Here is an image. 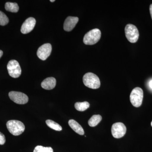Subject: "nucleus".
<instances>
[{
    "instance_id": "19",
    "label": "nucleus",
    "mask_w": 152,
    "mask_h": 152,
    "mask_svg": "<svg viewBox=\"0 0 152 152\" xmlns=\"http://www.w3.org/2000/svg\"><path fill=\"white\" fill-rule=\"evenodd\" d=\"M9 22V19L5 14L0 11V25L4 26L7 24Z\"/></svg>"
},
{
    "instance_id": "5",
    "label": "nucleus",
    "mask_w": 152,
    "mask_h": 152,
    "mask_svg": "<svg viewBox=\"0 0 152 152\" xmlns=\"http://www.w3.org/2000/svg\"><path fill=\"white\" fill-rule=\"evenodd\" d=\"M126 37L131 43H136L138 40L139 32L137 28L134 25L129 24L125 28Z\"/></svg>"
},
{
    "instance_id": "12",
    "label": "nucleus",
    "mask_w": 152,
    "mask_h": 152,
    "mask_svg": "<svg viewBox=\"0 0 152 152\" xmlns=\"http://www.w3.org/2000/svg\"><path fill=\"white\" fill-rule=\"evenodd\" d=\"M56 79L53 77H50L44 80L41 83V86L45 89L50 90L53 89L56 87Z\"/></svg>"
},
{
    "instance_id": "22",
    "label": "nucleus",
    "mask_w": 152,
    "mask_h": 152,
    "mask_svg": "<svg viewBox=\"0 0 152 152\" xmlns=\"http://www.w3.org/2000/svg\"><path fill=\"white\" fill-rule=\"evenodd\" d=\"M149 84V86L150 88H151L152 89V80L150 81Z\"/></svg>"
},
{
    "instance_id": "21",
    "label": "nucleus",
    "mask_w": 152,
    "mask_h": 152,
    "mask_svg": "<svg viewBox=\"0 0 152 152\" xmlns=\"http://www.w3.org/2000/svg\"><path fill=\"white\" fill-rule=\"evenodd\" d=\"M150 14H151V18L152 19V4L150 5Z\"/></svg>"
},
{
    "instance_id": "6",
    "label": "nucleus",
    "mask_w": 152,
    "mask_h": 152,
    "mask_svg": "<svg viewBox=\"0 0 152 152\" xmlns=\"http://www.w3.org/2000/svg\"><path fill=\"white\" fill-rule=\"evenodd\" d=\"M9 75L15 78L19 77L21 74V69L19 63L15 60H11L7 66Z\"/></svg>"
},
{
    "instance_id": "18",
    "label": "nucleus",
    "mask_w": 152,
    "mask_h": 152,
    "mask_svg": "<svg viewBox=\"0 0 152 152\" xmlns=\"http://www.w3.org/2000/svg\"><path fill=\"white\" fill-rule=\"evenodd\" d=\"M34 152H53V150L51 147H45L38 145L35 147Z\"/></svg>"
},
{
    "instance_id": "25",
    "label": "nucleus",
    "mask_w": 152,
    "mask_h": 152,
    "mask_svg": "<svg viewBox=\"0 0 152 152\" xmlns=\"http://www.w3.org/2000/svg\"><path fill=\"white\" fill-rule=\"evenodd\" d=\"M151 125L152 127V121L151 122Z\"/></svg>"
},
{
    "instance_id": "7",
    "label": "nucleus",
    "mask_w": 152,
    "mask_h": 152,
    "mask_svg": "<svg viewBox=\"0 0 152 152\" xmlns=\"http://www.w3.org/2000/svg\"><path fill=\"white\" fill-rule=\"evenodd\" d=\"M9 96L11 100L19 104H24L28 101V96L20 92L11 91L9 93Z\"/></svg>"
},
{
    "instance_id": "8",
    "label": "nucleus",
    "mask_w": 152,
    "mask_h": 152,
    "mask_svg": "<svg viewBox=\"0 0 152 152\" xmlns=\"http://www.w3.org/2000/svg\"><path fill=\"white\" fill-rule=\"evenodd\" d=\"M126 128L123 123H116L113 124L111 128L112 134L115 138L119 139L125 135Z\"/></svg>"
},
{
    "instance_id": "14",
    "label": "nucleus",
    "mask_w": 152,
    "mask_h": 152,
    "mask_svg": "<svg viewBox=\"0 0 152 152\" xmlns=\"http://www.w3.org/2000/svg\"><path fill=\"white\" fill-rule=\"evenodd\" d=\"M102 120V117L100 115H94L89 120L88 124L91 127H95Z\"/></svg>"
},
{
    "instance_id": "3",
    "label": "nucleus",
    "mask_w": 152,
    "mask_h": 152,
    "mask_svg": "<svg viewBox=\"0 0 152 152\" xmlns=\"http://www.w3.org/2000/svg\"><path fill=\"white\" fill-rule=\"evenodd\" d=\"M101 37L100 30L98 28L93 29L85 34L83 42L86 45H94L99 42Z\"/></svg>"
},
{
    "instance_id": "4",
    "label": "nucleus",
    "mask_w": 152,
    "mask_h": 152,
    "mask_svg": "<svg viewBox=\"0 0 152 152\" xmlns=\"http://www.w3.org/2000/svg\"><path fill=\"white\" fill-rule=\"evenodd\" d=\"M143 98V91L139 87L135 88L132 91L130 96L131 103L134 107H140L142 102Z\"/></svg>"
},
{
    "instance_id": "2",
    "label": "nucleus",
    "mask_w": 152,
    "mask_h": 152,
    "mask_svg": "<svg viewBox=\"0 0 152 152\" xmlns=\"http://www.w3.org/2000/svg\"><path fill=\"white\" fill-rule=\"evenodd\" d=\"M7 127L9 132L14 136L21 134L24 132L25 126L22 122L17 120H10L7 123Z\"/></svg>"
},
{
    "instance_id": "17",
    "label": "nucleus",
    "mask_w": 152,
    "mask_h": 152,
    "mask_svg": "<svg viewBox=\"0 0 152 152\" xmlns=\"http://www.w3.org/2000/svg\"><path fill=\"white\" fill-rule=\"evenodd\" d=\"M46 123L47 126L51 128V129H53L54 130L57 131H61L62 130V127L58 123L55 122L53 121H52L51 120H48L46 121Z\"/></svg>"
},
{
    "instance_id": "11",
    "label": "nucleus",
    "mask_w": 152,
    "mask_h": 152,
    "mask_svg": "<svg viewBox=\"0 0 152 152\" xmlns=\"http://www.w3.org/2000/svg\"><path fill=\"white\" fill-rule=\"evenodd\" d=\"M78 21L79 18L77 17H68L64 23V30L66 31H71L75 27Z\"/></svg>"
},
{
    "instance_id": "16",
    "label": "nucleus",
    "mask_w": 152,
    "mask_h": 152,
    "mask_svg": "<svg viewBox=\"0 0 152 152\" xmlns=\"http://www.w3.org/2000/svg\"><path fill=\"white\" fill-rule=\"evenodd\" d=\"M75 108L79 111H84L90 107V104L88 102H76L75 104Z\"/></svg>"
},
{
    "instance_id": "1",
    "label": "nucleus",
    "mask_w": 152,
    "mask_h": 152,
    "mask_svg": "<svg viewBox=\"0 0 152 152\" xmlns=\"http://www.w3.org/2000/svg\"><path fill=\"white\" fill-rule=\"evenodd\" d=\"M83 82L86 86L93 89L99 88L100 87L99 78L93 73L88 72L85 74L83 77Z\"/></svg>"
},
{
    "instance_id": "24",
    "label": "nucleus",
    "mask_w": 152,
    "mask_h": 152,
    "mask_svg": "<svg viewBox=\"0 0 152 152\" xmlns=\"http://www.w3.org/2000/svg\"><path fill=\"white\" fill-rule=\"evenodd\" d=\"M50 1L51 2H53L55 1V0H50Z\"/></svg>"
},
{
    "instance_id": "10",
    "label": "nucleus",
    "mask_w": 152,
    "mask_h": 152,
    "mask_svg": "<svg viewBox=\"0 0 152 152\" xmlns=\"http://www.w3.org/2000/svg\"><path fill=\"white\" fill-rule=\"evenodd\" d=\"M36 23V20L34 18H28L22 25L21 32L23 34L30 33L34 29Z\"/></svg>"
},
{
    "instance_id": "9",
    "label": "nucleus",
    "mask_w": 152,
    "mask_h": 152,
    "mask_svg": "<svg viewBox=\"0 0 152 152\" xmlns=\"http://www.w3.org/2000/svg\"><path fill=\"white\" fill-rule=\"evenodd\" d=\"M52 49V46L50 44H44L38 49L37 52L38 58L43 61L46 60L50 55Z\"/></svg>"
},
{
    "instance_id": "13",
    "label": "nucleus",
    "mask_w": 152,
    "mask_h": 152,
    "mask_svg": "<svg viewBox=\"0 0 152 152\" xmlns=\"http://www.w3.org/2000/svg\"><path fill=\"white\" fill-rule=\"evenodd\" d=\"M69 124L70 127L75 132L81 135H83L85 134L84 131L81 125L74 120H70L69 121Z\"/></svg>"
},
{
    "instance_id": "23",
    "label": "nucleus",
    "mask_w": 152,
    "mask_h": 152,
    "mask_svg": "<svg viewBox=\"0 0 152 152\" xmlns=\"http://www.w3.org/2000/svg\"><path fill=\"white\" fill-rule=\"evenodd\" d=\"M3 52L2 51L0 50V58H1V57H2V56H3Z\"/></svg>"
},
{
    "instance_id": "15",
    "label": "nucleus",
    "mask_w": 152,
    "mask_h": 152,
    "mask_svg": "<svg viewBox=\"0 0 152 152\" xmlns=\"http://www.w3.org/2000/svg\"><path fill=\"white\" fill-rule=\"evenodd\" d=\"M5 8L6 10L12 12L16 13L19 10V6L16 3H6Z\"/></svg>"
},
{
    "instance_id": "20",
    "label": "nucleus",
    "mask_w": 152,
    "mask_h": 152,
    "mask_svg": "<svg viewBox=\"0 0 152 152\" xmlns=\"http://www.w3.org/2000/svg\"><path fill=\"white\" fill-rule=\"evenodd\" d=\"M6 142V138L4 135L0 132V145H3Z\"/></svg>"
}]
</instances>
